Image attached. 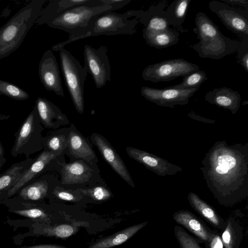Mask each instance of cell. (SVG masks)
<instances>
[{
    "mask_svg": "<svg viewBox=\"0 0 248 248\" xmlns=\"http://www.w3.org/2000/svg\"><path fill=\"white\" fill-rule=\"evenodd\" d=\"M93 170L82 160L65 164L62 169V184L73 185L87 182L92 175Z\"/></svg>",
    "mask_w": 248,
    "mask_h": 248,
    "instance_id": "obj_19",
    "label": "cell"
},
{
    "mask_svg": "<svg viewBox=\"0 0 248 248\" xmlns=\"http://www.w3.org/2000/svg\"><path fill=\"white\" fill-rule=\"evenodd\" d=\"M46 0H33L0 27V60L16 51L35 23Z\"/></svg>",
    "mask_w": 248,
    "mask_h": 248,
    "instance_id": "obj_2",
    "label": "cell"
},
{
    "mask_svg": "<svg viewBox=\"0 0 248 248\" xmlns=\"http://www.w3.org/2000/svg\"><path fill=\"white\" fill-rule=\"evenodd\" d=\"M131 17L128 11L124 14L108 12L95 16L87 27L79 34L71 39L57 44L51 47L53 51H59L64 46L78 40L99 35H132L136 32V27L139 22Z\"/></svg>",
    "mask_w": 248,
    "mask_h": 248,
    "instance_id": "obj_3",
    "label": "cell"
},
{
    "mask_svg": "<svg viewBox=\"0 0 248 248\" xmlns=\"http://www.w3.org/2000/svg\"><path fill=\"white\" fill-rule=\"evenodd\" d=\"M209 8L228 29L242 39L248 38V11L217 0L210 1Z\"/></svg>",
    "mask_w": 248,
    "mask_h": 248,
    "instance_id": "obj_10",
    "label": "cell"
},
{
    "mask_svg": "<svg viewBox=\"0 0 248 248\" xmlns=\"http://www.w3.org/2000/svg\"><path fill=\"white\" fill-rule=\"evenodd\" d=\"M89 0H51L42 9L35 23L38 25L47 24L67 10L78 5L84 4Z\"/></svg>",
    "mask_w": 248,
    "mask_h": 248,
    "instance_id": "obj_21",
    "label": "cell"
},
{
    "mask_svg": "<svg viewBox=\"0 0 248 248\" xmlns=\"http://www.w3.org/2000/svg\"><path fill=\"white\" fill-rule=\"evenodd\" d=\"M77 191L98 201H106L112 196L111 192L102 186H97L89 189H78Z\"/></svg>",
    "mask_w": 248,
    "mask_h": 248,
    "instance_id": "obj_33",
    "label": "cell"
},
{
    "mask_svg": "<svg viewBox=\"0 0 248 248\" xmlns=\"http://www.w3.org/2000/svg\"><path fill=\"white\" fill-rule=\"evenodd\" d=\"M51 194L55 197L64 201H75L77 199L74 192L63 189L59 186L55 187Z\"/></svg>",
    "mask_w": 248,
    "mask_h": 248,
    "instance_id": "obj_36",
    "label": "cell"
},
{
    "mask_svg": "<svg viewBox=\"0 0 248 248\" xmlns=\"http://www.w3.org/2000/svg\"><path fill=\"white\" fill-rule=\"evenodd\" d=\"M4 155V149L3 145L0 141V156Z\"/></svg>",
    "mask_w": 248,
    "mask_h": 248,
    "instance_id": "obj_43",
    "label": "cell"
},
{
    "mask_svg": "<svg viewBox=\"0 0 248 248\" xmlns=\"http://www.w3.org/2000/svg\"><path fill=\"white\" fill-rule=\"evenodd\" d=\"M0 95L11 99L22 101L28 99L29 94L22 89L12 83L0 79Z\"/></svg>",
    "mask_w": 248,
    "mask_h": 248,
    "instance_id": "obj_31",
    "label": "cell"
},
{
    "mask_svg": "<svg viewBox=\"0 0 248 248\" xmlns=\"http://www.w3.org/2000/svg\"><path fill=\"white\" fill-rule=\"evenodd\" d=\"M200 70V67L182 58L168 60L150 64L144 68L142 78L153 82L169 81Z\"/></svg>",
    "mask_w": 248,
    "mask_h": 248,
    "instance_id": "obj_7",
    "label": "cell"
},
{
    "mask_svg": "<svg viewBox=\"0 0 248 248\" xmlns=\"http://www.w3.org/2000/svg\"><path fill=\"white\" fill-rule=\"evenodd\" d=\"M38 75L46 90L64 96L58 63L51 50L48 49L43 54L39 64Z\"/></svg>",
    "mask_w": 248,
    "mask_h": 248,
    "instance_id": "obj_12",
    "label": "cell"
},
{
    "mask_svg": "<svg viewBox=\"0 0 248 248\" xmlns=\"http://www.w3.org/2000/svg\"><path fill=\"white\" fill-rule=\"evenodd\" d=\"M34 107L41 124L46 128H56L67 120L59 108L45 98L38 97Z\"/></svg>",
    "mask_w": 248,
    "mask_h": 248,
    "instance_id": "obj_16",
    "label": "cell"
},
{
    "mask_svg": "<svg viewBox=\"0 0 248 248\" xmlns=\"http://www.w3.org/2000/svg\"><path fill=\"white\" fill-rule=\"evenodd\" d=\"M107 46L97 48L86 45L84 47V65L97 89L104 87L111 79V67Z\"/></svg>",
    "mask_w": 248,
    "mask_h": 248,
    "instance_id": "obj_8",
    "label": "cell"
},
{
    "mask_svg": "<svg viewBox=\"0 0 248 248\" xmlns=\"http://www.w3.org/2000/svg\"><path fill=\"white\" fill-rule=\"evenodd\" d=\"M205 100L212 104L230 109L238 108L240 101V94L230 88H216L207 93Z\"/></svg>",
    "mask_w": 248,
    "mask_h": 248,
    "instance_id": "obj_22",
    "label": "cell"
},
{
    "mask_svg": "<svg viewBox=\"0 0 248 248\" xmlns=\"http://www.w3.org/2000/svg\"><path fill=\"white\" fill-rule=\"evenodd\" d=\"M68 146L70 154L77 158L88 162L94 161L96 155L82 135L77 130H71L68 136Z\"/></svg>",
    "mask_w": 248,
    "mask_h": 248,
    "instance_id": "obj_23",
    "label": "cell"
},
{
    "mask_svg": "<svg viewBox=\"0 0 248 248\" xmlns=\"http://www.w3.org/2000/svg\"><path fill=\"white\" fill-rule=\"evenodd\" d=\"M218 165L216 168V171L219 174L224 175L235 167L236 159L228 155H221L217 158Z\"/></svg>",
    "mask_w": 248,
    "mask_h": 248,
    "instance_id": "obj_34",
    "label": "cell"
},
{
    "mask_svg": "<svg viewBox=\"0 0 248 248\" xmlns=\"http://www.w3.org/2000/svg\"><path fill=\"white\" fill-rule=\"evenodd\" d=\"M174 230L175 236L181 248H202L194 237L181 227L175 226Z\"/></svg>",
    "mask_w": 248,
    "mask_h": 248,
    "instance_id": "obj_32",
    "label": "cell"
},
{
    "mask_svg": "<svg viewBox=\"0 0 248 248\" xmlns=\"http://www.w3.org/2000/svg\"><path fill=\"white\" fill-rule=\"evenodd\" d=\"M199 87L177 89L170 87L156 89L143 86L141 88L140 93L145 99L159 105H184L187 103L189 98L198 90Z\"/></svg>",
    "mask_w": 248,
    "mask_h": 248,
    "instance_id": "obj_11",
    "label": "cell"
},
{
    "mask_svg": "<svg viewBox=\"0 0 248 248\" xmlns=\"http://www.w3.org/2000/svg\"><path fill=\"white\" fill-rule=\"evenodd\" d=\"M33 158L13 164L0 174V196L10 189L18 181L34 160Z\"/></svg>",
    "mask_w": 248,
    "mask_h": 248,
    "instance_id": "obj_24",
    "label": "cell"
},
{
    "mask_svg": "<svg viewBox=\"0 0 248 248\" xmlns=\"http://www.w3.org/2000/svg\"><path fill=\"white\" fill-rule=\"evenodd\" d=\"M207 244L209 248H223V247L221 237L218 234L215 233L210 242Z\"/></svg>",
    "mask_w": 248,
    "mask_h": 248,
    "instance_id": "obj_38",
    "label": "cell"
},
{
    "mask_svg": "<svg viewBox=\"0 0 248 248\" xmlns=\"http://www.w3.org/2000/svg\"><path fill=\"white\" fill-rule=\"evenodd\" d=\"M183 78L182 82L170 87L177 89H186L200 87L207 79L205 71L201 70L192 72Z\"/></svg>",
    "mask_w": 248,
    "mask_h": 248,
    "instance_id": "obj_30",
    "label": "cell"
},
{
    "mask_svg": "<svg viewBox=\"0 0 248 248\" xmlns=\"http://www.w3.org/2000/svg\"><path fill=\"white\" fill-rule=\"evenodd\" d=\"M195 24L193 31L199 42L191 47L201 58L218 60L237 51L240 42L224 35L204 13H197Z\"/></svg>",
    "mask_w": 248,
    "mask_h": 248,
    "instance_id": "obj_1",
    "label": "cell"
},
{
    "mask_svg": "<svg viewBox=\"0 0 248 248\" xmlns=\"http://www.w3.org/2000/svg\"><path fill=\"white\" fill-rule=\"evenodd\" d=\"M178 31L169 28L145 39L150 46L157 49L168 47L177 44L179 42Z\"/></svg>",
    "mask_w": 248,
    "mask_h": 248,
    "instance_id": "obj_26",
    "label": "cell"
},
{
    "mask_svg": "<svg viewBox=\"0 0 248 248\" xmlns=\"http://www.w3.org/2000/svg\"><path fill=\"white\" fill-rule=\"evenodd\" d=\"M41 124L35 107L28 114L14 134L15 141L10 151L11 155L17 157L24 155L26 158L43 149Z\"/></svg>",
    "mask_w": 248,
    "mask_h": 248,
    "instance_id": "obj_6",
    "label": "cell"
},
{
    "mask_svg": "<svg viewBox=\"0 0 248 248\" xmlns=\"http://www.w3.org/2000/svg\"><path fill=\"white\" fill-rule=\"evenodd\" d=\"M91 139L103 157L112 169L128 184L134 187L131 176L123 160L108 141L101 135L93 133Z\"/></svg>",
    "mask_w": 248,
    "mask_h": 248,
    "instance_id": "obj_14",
    "label": "cell"
},
{
    "mask_svg": "<svg viewBox=\"0 0 248 248\" xmlns=\"http://www.w3.org/2000/svg\"><path fill=\"white\" fill-rule=\"evenodd\" d=\"M240 234L239 226L230 218L221 238L225 248H237L241 239Z\"/></svg>",
    "mask_w": 248,
    "mask_h": 248,
    "instance_id": "obj_28",
    "label": "cell"
},
{
    "mask_svg": "<svg viewBox=\"0 0 248 248\" xmlns=\"http://www.w3.org/2000/svg\"><path fill=\"white\" fill-rule=\"evenodd\" d=\"M237 51V62L248 72V38L242 39Z\"/></svg>",
    "mask_w": 248,
    "mask_h": 248,
    "instance_id": "obj_35",
    "label": "cell"
},
{
    "mask_svg": "<svg viewBox=\"0 0 248 248\" xmlns=\"http://www.w3.org/2000/svg\"><path fill=\"white\" fill-rule=\"evenodd\" d=\"M220 1L228 4L237 5L244 8L245 10L248 11V0H220Z\"/></svg>",
    "mask_w": 248,
    "mask_h": 248,
    "instance_id": "obj_39",
    "label": "cell"
},
{
    "mask_svg": "<svg viewBox=\"0 0 248 248\" xmlns=\"http://www.w3.org/2000/svg\"><path fill=\"white\" fill-rule=\"evenodd\" d=\"M52 186L50 176L41 175L27 183L12 197L25 201L41 202L51 194Z\"/></svg>",
    "mask_w": 248,
    "mask_h": 248,
    "instance_id": "obj_15",
    "label": "cell"
},
{
    "mask_svg": "<svg viewBox=\"0 0 248 248\" xmlns=\"http://www.w3.org/2000/svg\"><path fill=\"white\" fill-rule=\"evenodd\" d=\"M61 68L66 86L77 111H84V88L88 74L85 65L79 62L68 50L62 48L59 50Z\"/></svg>",
    "mask_w": 248,
    "mask_h": 248,
    "instance_id": "obj_5",
    "label": "cell"
},
{
    "mask_svg": "<svg viewBox=\"0 0 248 248\" xmlns=\"http://www.w3.org/2000/svg\"><path fill=\"white\" fill-rule=\"evenodd\" d=\"M44 150L58 154L68 146V137L65 135L53 133L43 139Z\"/></svg>",
    "mask_w": 248,
    "mask_h": 248,
    "instance_id": "obj_29",
    "label": "cell"
},
{
    "mask_svg": "<svg viewBox=\"0 0 248 248\" xmlns=\"http://www.w3.org/2000/svg\"><path fill=\"white\" fill-rule=\"evenodd\" d=\"M10 115H6L0 114V121L7 120L10 118Z\"/></svg>",
    "mask_w": 248,
    "mask_h": 248,
    "instance_id": "obj_42",
    "label": "cell"
},
{
    "mask_svg": "<svg viewBox=\"0 0 248 248\" xmlns=\"http://www.w3.org/2000/svg\"><path fill=\"white\" fill-rule=\"evenodd\" d=\"M58 155L44 150L34 158L30 167L25 171L16 183L7 191L0 196V204L5 200L13 197L22 187L32 180L40 176L50 166Z\"/></svg>",
    "mask_w": 248,
    "mask_h": 248,
    "instance_id": "obj_13",
    "label": "cell"
},
{
    "mask_svg": "<svg viewBox=\"0 0 248 248\" xmlns=\"http://www.w3.org/2000/svg\"><path fill=\"white\" fill-rule=\"evenodd\" d=\"M175 221L187 229L201 240L208 243L215 233L208 229L192 213L180 211L173 215Z\"/></svg>",
    "mask_w": 248,
    "mask_h": 248,
    "instance_id": "obj_18",
    "label": "cell"
},
{
    "mask_svg": "<svg viewBox=\"0 0 248 248\" xmlns=\"http://www.w3.org/2000/svg\"><path fill=\"white\" fill-rule=\"evenodd\" d=\"M148 221L127 227L112 235L101 238L91 243L88 248H112L122 244L147 225Z\"/></svg>",
    "mask_w": 248,
    "mask_h": 248,
    "instance_id": "obj_20",
    "label": "cell"
},
{
    "mask_svg": "<svg viewBox=\"0 0 248 248\" xmlns=\"http://www.w3.org/2000/svg\"><path fill=\"white\" fill-rule=\"evenodd\" d=\"M20 248H66V247L62 245L54 244H40L28 246H23Z\"/></svg>",
    "mask_w": 248,
    "mask_h": 248,
    "instance_id": "obj_40",
    "label": "cell"
},
{
    "mask_svg": "<svg viewBox=\"0 0 248 248\" xmlns=\"http://www.w3.org/2000/svg\"><path fill=\"white\" fill-rule=\"evenodd\" d=\"M189 201L194 209L205 220L219 229L226 224L213 209L194 195H191Z\"/></svg>",
    "mask_w": 248,
    "mask_h": 248,
    "instance_id": "obj_25",
    "label": "cell"
},
{
    "mask_svg": "<svg viewBox=\"0 0 248 248\" xmlns=\"http://www.w3.org/2000/svg\"><path fill=\"white\" fill-rule=\"evenodd\" d=\"M167 3L165 1L157 5H152L146 11L129 10L131 17H135L144 26L142 30L144 40L165 30L171 25L170 17L165 10Z\"/></svg>",
    "mask_w": 248,
    "mask_h": 248,
    "instance_id": "obj_9",
    "label": "cell"
},
{
    "mask_svg": "<svg viewBox=\"0 0 248 248\" xmlns=\"http://www.w3.org/2000/svg\"><path fill=\"white\" fill-rule=\"evenodd\" d=\"M96 0H89L84 4L74 6L48 22L51 28L69 34L68 39L79 34L88 26L92 18L97 15L114 11L110 5L98 6Z\"/></svg>",
    "mask_w": 248,
    "mask_h": 248,
    "instance_id": "obj_4",
    "label": "cell"
},
{
    "mask_svg": "<svg viewBox=\"0 0 248 248\" xmlns=\"http://www.w3.org/2000/svg\"><path fill=\"white\" fill-rule=\"evenodd\" d=\"M78 229L75 225L63 224L51 226L43 223L31 221L29 231L24 236H46L65 238L75 233Z\"/></svg>",
    "mask_w": 248,
    "mask_h": 248,
    "instance_id": "obj_17",
    "label": "cell"
},
{
    "mask_svg": "<svg viewBox=\"0 0 248 248\" xmlns=\"http://www.w3.org/2000/svg\"><path fill=\"white\" fill-rule=\"evenodd\" d=\"M6 161V159L4 155L0 156V170H1V168L4 165Z\"/></svg>",
    "mask_w": 248,
    "mask_h": 248,
    "instance_id": "obj_41",
    "label": "cell"
},
{
    "mask_svg": "<svg viewBox=\"0 0 248 248\" xmlns=\"http://www.w3.org/2000/svg\"><path fill=\"white\" fill-rule=\"evenodd\" d=\"M190 2V0H175L166 10L170 17L171 25L178 30L182 28L181 25L186 17Z\"/></svg>",
    "mask_w": 248,
    "mask_h": 248,
    "instance_id": "obj_27",
    "label": "cell"
},
{
    "mask_svg": "<svg viewBox=\"0 0 248 248\" xmlns=\"http://www.w3.org/2000/svg\"><path fill=\"white\" fill-rule=\"evenodd\" d=\"M100 5H110L114 10L121 9L129 2L131 0H98Z\"/></svg>",
    "mask_w": 248,
    "mask_h": 248,
    "instance_id": "obj_37",
    "label": "cell"
}]
</instances>
